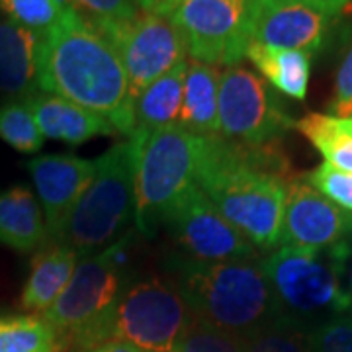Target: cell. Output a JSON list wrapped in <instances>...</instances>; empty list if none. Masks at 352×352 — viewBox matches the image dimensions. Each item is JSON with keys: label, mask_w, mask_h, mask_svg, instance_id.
<instances>
[{"label": "cell", "mask_w": 352, "mask_h": 352, "mask_svg": "<svg viewBox=\"0 0 352 352\" xmlns=\"http://www.w3.org/2000/svg\"><path fill=\"white\" fill-rule=\"evenodd\" d=\"M288 184L280 147L245 149L219 135L204 138L198 188L256 251L280 243Z\"/></svg>", "instance_id": "obj_1"}, {"label": "cell", "mask_w": 352, "mask_h": 352, "mask_svg": "<svg viewBox=\"0 0 352 352\" xmlns=\"http://www.w3.org/2000/svg\"><path fill=\"white\" fill-rule=\"evenodd\" d=\"M38 87L98 113L118 133H133V98L118 51L69 6L41 34Z\"/></svg>", "instance_id": "obj_2"}, {"label": "cell", "mask_w": 352, "mask_h": 352, "mask_svg": "<svg viewBox=\"0 0 352 352\" xmlns=\"http://www.w3.org/2000/svg\"><path fill=\"white\" fill-rule=\"evenodd\" d=\"M173 270L192 315L210 327L247 339L278 321L261 256L233 263H196L180 256Z\"/></svg>", "instance_id": "obj_3"}, {"label": "cell", "mask_w": 352, "mask_h": 352, "mask_svg": "<svg viewBox=\"0 0 352 352\" xmlns=\"http://www.w3.org/2000/svg\"><path fill=\"white\" fill-rule=\"evenodd\" d=\"M349 241L331 249L278 247L263 258L264 274L276 302L278 321L309 333L329 319L352 311L344 288Z\"/></svg>", "instance_id": "obj_4"}, {"label": "cell", "mask_w": 352, "mask_h": 352, "mask_svg": "<svg viewBox=\"0 0 352 352\" xmlns=\"http://www.w3.org/2000/svg\"><path fill=\"white\" fill-rule=\"evenodd\" d=\"M194 315L175 282L151 276L122 292L112 307L73 337L78 349L129 342L141 352H173Z\"/></svg>", "instance_id": "obj_5"}, {"label": "cell", "mask_w": 352, "mask_h": 352, "mask_svg": "<svg viewBox=\"0 0 352 352\" xmlns=\"http://www.w3.org/2000/svg\"><path fill=\"white\" fill-rule=\"evenodd\" d=\"M135 163L138 141L116 143L98 161L87 190L65 221L59 243L80 256L108 249L135 221Z\"/></svg>", "instance_id": "obj_6"}, {"label": "cell", "mask_w": 352, "mask_h": 352, "mask_svg": "<svg viewBox=\"0 0 352 352\" xmlns=\"http://www.w3.org/2000/svg\"><path fill=\"white\" fill-rule=\"evenodd\" d=\"M131 138L138 141L135 226L149 235L198 188L204 138L178 124Z\"/></svg>", "instance_id": "obj_7"}, {"label": "cell", "mask_w": 352, "mask_h": 352, "mask_svg": "<svg viewBox=\"0 0 352 352\" xmlns=\"http://www.w3.org/2000/svg\"><path fill=\"white\" fill-rule=\"evenodd\" d=\"M217 120L219 138L245 149L280 147L282 135L296 124L266 80L239 65L221 71Z\"/></svg>", "instance_id": "obj_8"}, {"label": "cell", "mask_w": 352, "mask_h": 352, "mask_svg": "<svg viewBox=\"0 0 352 352\" xmlns=\"http://www.w3.org/2000/svg\"><path fill=\"white\" fill-rule=\"evenodd\" d=\"M129 233L108 249L82 256L59 300L43 314L57 335L75 337L112 307L124 292Z\"/></svg>", "instance_id": "obj_9"}, {"label": "cell", "mask_w": 352, "mask_h": 352, "mask_svg": "<svg viewBox=\"0 0 352 352\" xmlns=\"http://www.w3.org/2000/svg\"><path fill=\"white\" fill-rule=\"evenodd\" d=\"M194 61L233 67L251 45L249 0H182L170 14Z\"/></svg>", "instance_id": "obj_10"}, {"label": "cell", "mask_w": 352, "mask_h": 352, "mask_svg": "<svg viewBox=\"0 0 352 352\" xmlns=\"http://www.w3.org/2000/svg\"><path fill=\"white\" fill-rule=\"evenodd\" d=\"M112 43L127 73L131 98L157 78L186 61V45L170 16L139 12L126 24L102 32Z\"/></svg>", "instance_id": "obj_11"}, {"label": "cell", "mask_w": 352, "mask_h": 352, "mask_svg": "<svg viewBox=\"0 0 352 352\" xmlns=\"http://www.w3.org/2000/svg\"><path fill=\"white\" fill-rule=\"evenodd\" d=\"M182 258L196 263H233L258 258L256 249L196 188L166 221Z\"/></svg>", "instance_id": "obj_12"}, {"label": "cell", "mask_w": 352, "mask_h": 352, "mask_svg": "<svg viewBox=\"0 0 352 352\" xmlns=\"http://www.w3.org/2000/svg\"><path fill=\"white\" fill-rule=\"evenodd\" d=\"M352 237V215L305 180H289L278 247L331 249Z\"/></svg>", "instance_id": "obj_13"}, {"label": "cell", "mask_w": 352, "mask_h": 352, "mask_svg": "<svg viewBox=\"0 0 352 352\" xmlns=\"http://www.w3.org/2000/svg\"><path fill=\"white\" fill-rule=\"evenodd\" d=\"M251 43L274 50L303 51L314 57L325 47L331 20L309 6L276 0H249Z\"/></svg>", "instance_id": "obj_14"}, {"label": "cell", "mask_w": 352, "mask_h": 352, "mask_svg": "<svg viewBox=\"0 0 352 352\" xmlns=\"http://www.w3.org/2000/svg\"><path fill=\"white\" fill-rule=\"evenodd\" d=\"M45 215L47 243H59L65 221L94 175V161L75 155H43L25 163Z\"/></svg>", "instance_id": "obj_15"}, {"label": "cell", "mask_w": 352, "mask_h": 352, "mask_svg": "<svg viewBox=\"0 0 352 352\" xmlns=\"http://www.w3.org/2000/svg\"><path fill=\"white\" fill-rule=\"evenodd\" d=\"M25 104L34 113L39 131L45 139L80 145L94 138H110L118 133V129L106 118L53 94L36 92L25 98Z\"/></svg>", "instance_id": "obj_16"}, {"label": "cell", "mask_w": 352, "mask_h": 352, "mask_svg": "<svg viewBox=\"0 0 352 352\" xmlns=\"http://www.w3.org/2000/svg\"><path fill=\"white\" fill-rule=\"evenodd\" d=\"M41 34L0 20V94L25 100L38 92Z\"/></svg>", "instance_id": "obj_17"}, {"label": "cell", "mask_w": 352, "mask_h": 352, "mask_svg": "<svg viewBox=\"0 0 352 352\" xmlns=\"http://www.w3.org/2000/svg\"><path fill=\"white\" fill-rule=\"evenodd\" d=\"M80 254L65 243H47L34 256L22 289V307L45 314L67 288Z\"/></svg>", "instance_id": "obj_18"}, {"label": "cell", "mask_w": 352, "mask_h": 352, "mask_svg": "<svg viewBox=\"0 0 352 352\" xmlns=\"http://www.w3.org/2000/svg\"><path fill=\"white\" fill-rule=\"evenodd\" d=\"M47 243L45 215L25 186L0 192V245L20 252H32Z\"/></svg>", "instance_id": "obj_19"}, {"label": "cell", "mask_w": 352, "mask_h": 352, "mask_svg": "<svg viewBox=\"0 0 352 352\" xmlns=\"http://www.w3.org/2000/svg\"><path fill=\"white\" fill-rule=\"evenodd\" d=\"M219 76H221L219 67L200 63L194 59L188 61L178 126L200 138L219 135V120H217Z\"/></svg>", "instance_id": "obj_20"}, {"label": "cell", "mask_w": 352, "mask_h": 352, "mask_svg": "<svg viewBox=\"0 0 352 352\" xmlns=\"http://www.w3.org/2000/svg\"><path fill=\"white\" fill-rule=\"evenodd\" d=\"M186 67H188V59L176 65L173 71L157 78L135 96L131 135H147L155 129L178 124Z\"/></svg>", "instance_id": "obj_21"}, {"label": "cell", "mask_w": 352, "mask_h": 352, "mask_svg": "<svg viewBox=\"0 0 352 352\" xmlns=\"http://www.w3.org/2000/svg\"><path fill=\"white\" fill-rule=\"evenodd\" d=\"M247 59L258 73L284 96L303 100L307 96L309 76H311V55L296 50H274L258 43H251Z\"/></svg>", "instance_id": "obj_22"}, {"label": "cell", "mask_w": 352, "mask_h": 352, "mask_svg": "<svg viewBox=\"0 0 352 352\" xmlns=\"http://www.w3.org/2000/svg\"><path fill=\"white\" fill-rule=\"evenodd\" d=\"M294 127L319 151L325 163L352 173V118L311 112L298 120Z\"/></svg>", "instance_id": "obj_23"}, {"label": "cell", "mask_w": 352, "mask_h": 352, "mask_svg": "<svg viewBox=\"0 0 352 352\" xmlns=\"http://www.w3.org/2000/svg\"><path fill=\"white\" fill-rule=\"evenodd\" d=\"M57 333L41 317H0V352H55Z\"/></svg>", "instance_id": "obj_24"}, {"label": "cell", "mask_w": 352, "mask_h": 352, "mask_svg": "<svg viewBox=\"0 0 352 352\" xmlns=\"http://www.w3.org/2000/svg\"><path fill=\"white\" fill-rule=\"evenodd\" d=\"M0 139L20 153H38L45 138L25 100L0 104Z\"/></svg>", "instance_id": "obj_25"}, {"label": "cell", "mask_w": 352, "mask_h": 352, "mask_svg": "<svg viewBox=\"0 0 352 352\" xmlns=\"http://www.w3.org/2000/svg\"><path fill=\"white\" fill-rule=\"evenodd\" d=\"M69 4L65 0H0V10L16 24L45 34L57 24Z\"/></svg>", "instance_id": "obj_26"}, {"label": "cell", "mask_w": 352, "mask_h": 352, "mask_svg": "<svg viewBox=\"0 0 352 352\" xmlns=\"http://www.w3.org/2000/svg\"><path fill=\"white\" fill-rule=\"evenodd\" d=\"M85 22L98 32L126 24L141 12L135 0H65Z\"/></svg>", "instance_id": "obj_27"}, {"label": "cell", "mask_w": 352, "mask_h": 352, "mask_svg": "<svg viewBox=\"0 0 352 352\" xmlns=\"http://www.w3.org/2000/svg\"><path fill=\"white\" fill-rule=\"evenodd\" d=\"M243 352H311V346L305 331L276 321L249 335Z\"/></svg>", "instance_id": "obj_28"}, {"label": "cell", "mask_w": 352, "mask_h": 352, "mask_svg": "<svg viewBox=\"0 0 352 352\" xmlns=\"http://www.w3.org/2000/svg\"><path fill=\"white\" fill-rule=\"evenodd\" d=\"M245 339L192 319L173 352H243Z\"/></svg>", "instance_id": "obj_29"}, {"label": "cell", "mask_w": 352, "mask_h": 352, "mask_svg": "<svg viewBox=\"0 0 352 352\" xmlns=\"http://www.w3.org/2000/svg\"><path fill=\"white\" fill-rule=\"evenodd\" d=\"M305 180L335 206L352 215V173L323 163L305 176Z\"/></svg>", "instance_id": "obj_30"}, {"label": "cell", "mask_w": 352, "mask_h": 352, "mask_svg": "<svg viewBox=\"0 0 352 352\" xmlns=\"http://www.w3.org/2000/svg\"><path fill=\"white\" fill-rule=\"evenodd\" d=\"M307 335L311 352H352V314L337 315Z\"/></svg>", "instance_id": "obj_31"}, {"label": "cell", "mask_w": 352, "mask_h": 352, "mask_svg": "<svg viewBox=\"0 0 352 352\" xmlns=\"http://www.w3.org/2000/svg\"><path fill=\"white\" fill-rule=\"evenodd\" d=\"M329 110L339 118H352V41L340 59Z\"/></svg>", "instance_id": "obj_32"}, {"label": "cell", "mask_w": 352, "mask_h": 352, "mask_svg": "<svg viewBox=\"0 0 352 352\" xmlns=\"http://www.w3.org/2000/svg\"><path fill=\"white\" fill-rule=\"evenodd\" d=\"M276 2H294V4H303V6H309L317 12L325 14L329 18H335L339 16L351 0H276Z\"/></svg>", "instance_id": "obj_33"}, {"label": "cell", "mask_w": 352, "mask_h": 352, "mask_svg": "<svg viewBox=\"0 0 352 352\" xmlns=\"http://www.w3.org/2000/svg\"><path fill=\"white\" fill-rule=\"evenodd\" d=\"M182 0H135L138 8L145 14L155 16H170Z\"/></svg>", "instance_id": "obj_34"}, {"label": "cell", "mask_w": 352, "mask_h": 352, "mask_svg": "<svg viewBox=\"0 0 352 352\" xmlns=\"http://www.w3.org/2000/svg\"><path fill=\"white\" fill-rule=\"evenodd\" d=\"M92 352H141L138 346H133V344H129V342H118V340H113V342H106V344H102L98 346L96 351Z\"/></svg>", "instance_id": "obj_35"}, {"label": "cell", "mask_w": 352, "mask_h": 352, "mask_svg": "<svg viewBox=\"0 0 352 352\" xmlns=\"http://www.w3.org/2000/svg\"><path fill=\"white\" fill-rule=\"evenodd\" d=\"M349 292H351V296H352V266H351V278H349Z\"/></svg>", "instance_id": "obj_36"}, {"label": "cell", "mask_w": 352, "mask_h": 352, "mask_svg": "<svg viewBox=\"0 0 352 352\" xmlns=\"http://www.w3.org/2000/svg\"><path fill=\"white\" fill-rule=\"evenodd\" d=\"M351 314H352V311H351Z\"/></svg>", "instance_id": "obj_37"}]
</instances>
